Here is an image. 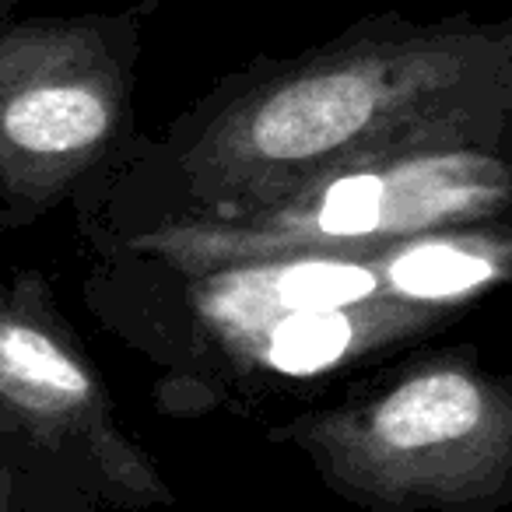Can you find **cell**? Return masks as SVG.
<instances>
[{"label":"cell","instance_id":"5","mask_svg":"<svg viewBox=\"0 0 512 512\" xmlns=\"http://www.w3.org/2000/svg\"><path fill=\"white\" fill-rule=\"evenodd\" d=\"M351 344V323L341 313H292L271 337V365L309 376L334 365Z\"/></svg>","mask_w":512,"mask_h":512},{"label":"cell","instance_id":"7","mask_svg":"<svg viewBox=\"0 0 512 512\" xmlns=\"http://www.w3.org/2000/svg\"><path fill=\"white\" fill-rule=\"evenodd\" d=\"M383 193L386 183L369 172L344 176L323 197L320 225L330 235H362L372 232L383 218Z\"/></svg>","mask_w":512,"mask_h":512},{"label":"cell","instance_id":"2","mask_svg":"<svg viewBox=\"0 0 512 512\" xmlns=\"http://www.w3.org/2000/svg\"><path fill=\"white\" fill-rule=\"evenodd\" d=\"M0 400L36 421H71L92 400V376L39 323L0 313Z\"/></svg>","mask_w":512,"mask_h":512},{"label":"cell","instance_id":"6","mask_svg":"<svg viewBox=\"0 0 512 512\" xmlns=\"http://www.w3.org/2000/svg\"><path fill=\"white\" fill-rule=\"evenodd\" d=\"M376 288L365 267L355 264H302L281 278V302L292 313H334Z\"/></svg>","mask_w":512,"mask_h":512},{"label":"cell","instance_id":"1","mask_svg":"<svg viewBox=\"0 0 512 512\" xmlns=\"http://www.w3.org/2000/svg\"><path fill=\"white\" fill-rule=\"evenodd\" d=\"M141 15L0 22V183H29L113 134Z\"/></svg>","mask_w":512,"mask_h":512},{"label":"cell","instance_id":"8","mask_svg":"<svg viewBox=\"0 0 512 512\" xmlns=\"http://www.w3.org/2000/svg\"><path fill=\"white\" fill-rule=\"evenodd\" d=\"M18 0H0V22H8L11 15H15Z\"/></svg>","mask_w":512,"mask_h":512},{"label":"cell","instance_id":"3","mask_svg":"<svg viewBox=\"0 0 512 512\" xmlns=\"http://www.w3.org/2000/svg\"><path fill=\"white\" fill-rule=\"evenodd\" d=\"M481 421V393L460 372H435L404 383L383 400L376 432L397 449H425L467 435Z\"/></svg>","mask_w":512,"mask_h":512},{"label":"cell","instance_id":"4","mask_svg":"<svg viewBox=\"0 0 512 512\" xmlns=\"http://www.w3.org/2000/svg\"><path fill=\"white\" fill-rule=\"evenodd\" d=\"M393 285L414 299H449L470 292L491 278V264L484 256L463 253L453 246H418L404 253L390 271Z\"/></svg>","mask_w":512,"mask_h":512}]
</instances>
